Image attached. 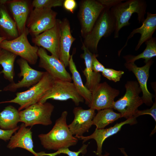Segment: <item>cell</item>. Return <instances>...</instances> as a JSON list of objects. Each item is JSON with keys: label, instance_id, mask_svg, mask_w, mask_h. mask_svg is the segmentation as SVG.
Returning <instances> with one entry per match:
<instances>
[{"label": "cell", "instance_id": "cell-37", "mask_svg": "<svg viewBox=\"0 0 156 156\" xmlns=\"http://www.w3.org/2000/svg\"><path fill=\"white\" fill-rule=\"evenodd\" d=\"M119 149L120 150L121 152L125 156H128L125 151L124 148H119ZM109 155V153L107 152H106L105 154L104 155H97V156H108Z\"/></svg>", "mask_w": 156, "mask_h": 156}, {"label": "cell", "instance_id": "cell-36", "mask_svg": "<svg viewBox=\"0 0 156 156\" xmlns=\"http://www.w3.org/2000/svg\"><path fill=\"white\" fill-rule=\"evenodd\" d=\"M125 0H99L98 1L105 7L111 8L112 7Z\"/></svg>", "mask_w": 156, "mask_h": 156}, {"label": "cell", "instance_id": "cell-3", "mask_svg": "<svg viewBox=\"0 0 156 156\" xmlns=\"http://www.w3.org/2000/svg\"><path fill=\"white\" fill-rule=\"evenodd\" d=\"M110 10V8L105 7L90 31L84 37L83 44L93 53L97 52L101 39L109 36L114 32L115 23Z\"/></svg>", "mask_w": 156, "mask_h": 156}, {"label": "cell", "instance_id": "cell-22", "mask_svg": "<svg viewBox=\"0 0 156 156\" xmlns=\"http://www.w3.org/2000/svg\"><path fill=\"white\" fill-rule=\"evenodd\" d=\"M82 49L83 53L81 57L84 60L85 68L83 73L86 79V87L91 92L96 86L100 83L101 75L99 73H96L92 69V59L93 53L86 48L82 43Z\"/></svg>", "mask_w": 156, "mask_h": 156}, {"label": "cell", "instance_id": "cell-2", "mask_svg": "<svg viewBox=\"0 0 156 156\" xmlns=\"http://www.w3.org/2000/svg\"><path fill=\"white\" fill-rule=\"evenodd\" d=\"M146 8V1L142 0H127L111 8L110 12L115 25L114 38H118L122 28L130 25L129 20L133 14L137 13L139 23H142L145 19Z\"/></svg>", "mask_w": 156, "mask_h": 156}, {"label": "cell", "instance_id": "cell-19", "mask_svg": "<svg viewBox=\"0 0 156 156\" xmlns=\"http://www.w3.org/2000/svg\"><path fill=\"white\" fill-rule=\"evenodd\" d=\"M7 147L12 150L16 148L25 149L32 153L35 156H39L38 153L33 149L31 128H27L24 123L20 126L17 132L11 137Z\"/></svg>", "mask_w": 156, "mask_h": 156}, {"label": "cell", "instance_id": "cell-24", "mask_svg": "<svg viewBox=\"0 0 156 156\" xmlns=\"http://www.w3.org/2000/svg\"><path fill=\"white\" fill-rule=\"evenodd\" d=\"M20 120L19 111L11 105L8 106L0 112V128L5 130L14 129L18 126Z\"/></svg>", "mask_w": 156, "mask_h": 156}, {"label": "cell", "instance_id": "cell-32", "mask_svg": "<svg viewBox=\"0 0 156 156\" xmlns=\"http://www.w3.org/2000/svg\"><path fill=\"white\" fill-rule=\"evenodd\" d=\"M145 114L150 115L156 122V97L155 102L153 103L151 107L149 109H147L142 110H138L134 116L137 118L141 115Z\"/></svg>", "mask_w": 156, "mask_h": 156}, {"label": "cell", "instance_id": "cell-7", "mask_svg": "<svg viewBox=\"0 0 156 156\" xmlns=\"http://www.w3.org/2000/svg\"><path fill=\"white\" fill-rule=\"evenodd\" d=\"M57 14L51 8H34L31 11L26 24L29 34L34 37L53 27Z\"/></svg>", "mask_w": 156, "mask_h": 156}, {"label": "cell", "instance_id": "cell-38", "mask_svg": "<svg viewBox=\"0 0 156 156\" xmlns=\"http://www.w3.org/2000/svg\"><path fill=\"white\" fill-rule=\"evenodd\" d=\"M8 1L7 0H0V4L2 5L4 4L7 3Z\"/></svg>", "mask_w": 156, "mask_h": 156}, {"label": "cell", "instance_id": "cell-31", "mask_svg": "<svg viewBox=\"0 0 156 156\" xmlns=\"http://www.w3.org/2000/svg\"><path fill=\"white\" fill-rule=\"evenodd\" d=\"M124 72L122 70H117L112 68H105L102 73V75L109 80L115 82L118 81Z\"/></svg>", "mask_w": 156, "mask_h": 156}, {"label": "cell", "instance_id": "cell-30", "mask_svg": "<svg viewBox=\"0 0 156 156\" xmlns=\"http://www.w3.org/2000/svg\"><path fill=\"white\" fill-rule=\"evenodd\" d=\"M62 0H34L32 5L34 8H51L63 5Z\"/></svg>", "mask_w": 156, "mask_h": 156}, {"label": "cell", "instance_id": "cell-23", "mask_svg": "<svg viewBox=\"0 0 156 156\" xmlns=\"http://www.w3.org/2000/svg\"><path fill=\"white\" fill-rule=\"evenodd\" d=\"M73 55L72 54L70 56L68 65L72 75L73 83L78 93L85 101L86 104L88 106L91 102L92 92L83 84L81 75L74 62Z\"/></svg>", "mask_w": 156, "mask_h": 156}, {"label": "cell", "instance_id": "cell-11", "mask_svg": "<svg viewBox=\"0 0 156 156\" xmlns=\"http://www.w3.org/2000/svg\"><path fill=\"white\" fill-rule=\"evenodd\" d=\"M38 55L39 58L38 66L44 69L54 79L71 82V75L59 59L48 55L46 50L41 47H39Z\"/></svg>", "mask_w": 156, "mask_h": 156}, {"label": "cell", "instance_id": "cell-5", "mask_svg": "<svg viewBox=\"0 0 156 156\" xmlns=\"http://www.w3.org/2000/svg\"><path fill=\"white\" fill-rule=\"evenodd\" d=\"M54 79L47 72L44 74L40 80L28 90L17 92L14 99L9 101L0 102L14 103L18 104V111L25 109L29 106L39 102L40 100L51 88Z\"/></svg>", "mask_w": 156, "mask_h": 156}, {"label": "cell", "instance_id": "cell-34", "mask_svg": "<svg viewBox=\"0 0 156 156\" xmlns=\"http://www.w3.org/2000/svg\"><path fill=\"white\" fill-rule=\"evenodd\" d=\"M18 126L16 128L12 130H5L0 129V139L6 142L9 140L12 135L13 134L15 133L19 128Z\"/></svg>", "mask_w": 156, "mask_h": 156}, {"label": "cell", "instance_id": "cell-1", "mask_svg": "<svg viewBox=\"0 0 156 156\" xmlns=\"http://www.w3.org/2000/svg\"><path fill=\"white\" fill-rule=\"evenodd\" d=\"M67 115L66 111H63L49 132L38 135L41 144L44 148L48 150L57 151L77 144L78 139L73 136L67 123Z\"/></svg>", "mask_w": 156, "mask_h": 156}, {"label": "cell", "instance_id": "cell-4", "mask_svg": "<svg viewBox=\"0 0 156 156\" xmlns=\"http://www.w3.org/2000/svg\"><path fill=\"white\" fill-rule=\"evenodd\" d=\"M125 86L126 90L125 94L113 102L112 108L118 111L122 117L127 119L135 116L138 107L143 102L142 97L140 96L142 91L137 81H128Z\"/></svg>", "mask_w": 156, "mask_h": 156}, {"label": "cell", "instance_id": "cell-28", "mask_svg": "<svg viewBox=\"0 0 156 156\" xmlns=\"http://www.w3.org/2000/svg\"><path fill=\"white\" fill-rule=\"evenodd\" d=\"M146 47L144 51L140 54L134 56L131 55H125L123 58L127 63L134 62L140 59L144 60V62L146 63L152 58L156 56V38L155 37L147 40L145 42Z\"/></svg>", "mask_w": 156, "mask_h": 156}, {"label": "cell", "instance_id": "cell-10", "mask_svg": "<svg viewBox=\"0 0 156 156\" xmlns=\"http://www.w3.org/2000/svg\"><path fill=\"white\" fill-rule=\"evenodd\" d=\"M105 8L98 0H86L81 2L79 17L82 36L85 37L90 31Z\"/></svg>", "mask_w": 156, "mask_h": 156}, {"label": "cell", "instance_id": "cell-9", "mask_svg": "<svg viewBox=\"0 0 156 156\" xmlns=\"http://www.w3.org/2000/svg\"><path fill=\"white\" fill-rule=\"evenodd\" d=\"M49 99L60 101L70 99L77 106L84 101L77 91L73 83L54 79L51 88L38 103H44Z\"/></svg>", "mask_w": 156, "mask_h": 156}, {"label": "cell", "instance_id": "cell-15", "mask_svg": "<svg viewBox=\"0 0 156 156\" xmlns=\"http://www.w3.org/2000/svg\"><path fill=\"white\" fill-rule=\"evenodd\" d=\"M95 110L90 108L83 109L81 107H75L73 111L74 118L68 127L72 134L75 137L83 136L92 125V120L96 115Z\"/></svg>", "mask_w": 156, "mask_h": 156}, {"label": "cell", "instance_id": "cell-26", "mask_svg": "<svg viewBox=\"0 0 156 156\" xmlns=\"http://www.w3.org/2000/svg\"><path fill=\"white\" fill-rule=\"evenodd\" d=\"M121 114L114 112L112 108H107L98 111L92 120V125L96 129H103L109 124L122 118Z\"/></svg>", "mask_w": 156, "mask_h": 156}, {"label": "cell", "instance_id": "cell-18", "mask_svg": "<svg viewBox=\"0 0 156 156\" xmlns=\"http://www.w3.org/2000/svg\"><path fill=\"white\" fill-rule=\"evenodd\" d=\"M142 26L133 29L127 38L126 42L124 46L118 52L119 56L122 50L127 44L129 40L136 34H140V37L135 47V50L137 51L142 44L146 41L152 38L156 29V14H153L149 12H147L146 18L142 23Z\"/></svg>", "mask_w": 156, "mask_h": 156}, {"label": "cell", "instance_id": "cell-12", "mask_svg": "<svg viewBox=\"0 0 156 156\" xmlns=\"http://www.w3.org/2000/svg\"><path fill=\"white\" fill-rule=\"evenodd\" d=\"M120 93L119 90L111 87L106 82L100 83L92 92L90 108L98 111L112 108L115 98Z\"/></svg>", "mask_w": 156, "mask_h": 156}, {"label": "cell", "instance_id": "cell-25", "mask_svg": "<svg viewBox=\"0 0 156 156\" xmlns=\"http://www.w3.org/2000/svg\"><path fill=\"white\" fill-rule=\"evenodd\" d=\"M17 55L7 50L3 49L0 51V64L3 70L0 74L3 73L4 78L11 83H14V63Z\"/></svg>", "mask_w": 156, "mask_h": 156}, {"label": "cell", "instance_id": "cell-35", "mask_svg": "<svg viewBox=\"0 0 156 156\" xmlns=\"http://www.w3.org/2000/svg\"><path fill=\"white\" fill-rule=\"evenodd\" d=\"M63 5L66 10L73 13L76 8L77 4L75 0H65L64 1Z\"/></svg>", "mask_w": 156, "mask_h": 156}, {"label": "cell", "instance_id": "cell-6", "mask_svg": "<svg viewBox=\"0 0 156 156\" xmlns=\"http://www.w3.org/2000/svg\"><path fill=\"white\" fill-rule=\"evenodd\" d=\"M29 34L26 27L22 33L16 38L12 40H3L0 44V48L20 56L30 64L34 65L38 58L39 47L30 44L27 38Z\"/></svg>", "mask_w": 156, "mask_h": 156}, {"label": "cell", "instance_id": "cell-13", "mask_svg": "<svg viewBox=\"0 0 156 156\" xmlns=\"http://www.w3.org/2000/svg\"><path fill=\"white\" fill-rule=\"evenodd\" d=\"M61 22L60 20L57 19L53 27L33 37L31 39L35 45L47 49L52 55L59 59Z\"/></svg>", "mask_w": 156, "mask_h": 156}, {"label": "cell", "instance_id": "cell-20", "mask_svg": "<svg viewBox=\"0 0 156 156\" xmlns=\"http://www.w3.org/2000/svg\"><path fill=\"white\" fill-rule=\"evenodd\" d=\"M16 25L19 35L26 27L27 21L30 12L27 1L24 0H13L7 2Z\"/></svg>", "mask_w": 156, "mask_h": 156}, {"label": "cell", "instance_id": "cell-16", "mask_svg": "<svg viewBox=\"0 0 156 156\" xmlns=\"http://www.w3.org/2000/svg\"><path fill=\"white\" fill-rule=\"evenodd\" d=\"M153 62L151 59L141 67L138 66L134 62H126L124 64L125 67L132 72L136 77L142 93V98L143 103L148 106H151L153 103V95L148 91L147 83L149 77V69Z\"/></svg>", "mask_w": 156, "mask_h": 156}, {"label": "cell", "instance_id": "cell-21", "mask_svg": "<svg viewBox=\"0 0 156 156\" xmlns=\"http://www.w3.org/2000/svg\"><path fill=\"white\" fill-rule=\"evenodd\" d=\"M75 40L71 34L68 21L65 18L61 21V24L59 60L65 67L68 66L70 56V51Z\"/></svg>", "mask_w": 156, "mask_h": 156}, {"label": "cell", "instance_id": "cell-27", "mask_svg": "<svg viewBox=\"0 0 156 156\" xmlns=\"http://www.w3.org/2000/svg\"><path fill=\"white\" fill-rule=\"evenodd\" d=\"M0 27L9 38V40L19 36L15 22L7 10L3 8H0Z\"/></svg>", "mask_w": 156, "mask_h": 156}, {"label": "cell", "instance_id": "cell-39", "mask_svg": "<svg viewBox=\"0 0 156 156\" xmlns=\"http://www.w3.org/2000/svg\"><path fill=\"white\" fill-rule=\"evenodd\" d=\"M5 39H6V38L5 37L3 36H0V44L3 40ZM1 50V48H0V51Z\"/></svg>", "mask_w": 156, "mask_h": 156}, {"label": "cell", "instance_id": "cell-8", "mask_svg": "<svg viewBox=\"0 0 156 156\" xmlns=\"http://www.w3.org/2000/svg\"><path fill=\"white\" fill-rule=\"evenodd\" d=\"M54 108V106L49 102L32 105L19 111L20 122L26 127L37 124L51 125L52 122L51 116Z\"/></svg>", "mask_w": 156, "mask_h": 156}, {"label": "cell", "instance_id": "cell-17", "mask_svg": "<svg viewBox=\"0 0 156 156\" xmlns=\"http://www.w3.org/2000/svg\"><path fill=\"white\" fill-rule=\"evenodd\" d=\"M136 118L133 116L124 121L117 123L112 127L105 129H99L96 128L93 133L89 136H82L75 138L83 140V143L90 139H94L97 145V150L95 153L97 155H102V145L105 140L109 137L117 133L124 125L129 124L132 125L136 124L137 122Z\"/></svg>", "mask_w": 156, "mask_h": 156}, {"label": "cell", "instance_id": "cell-29", "mask_svg": "<svg viewBox=\"0 0 156 156\" xmlns=\"http://www.w3.org/2000/svg\"><path fill=\"white\" fill-rule=\"evenodd\" d=\"M88 144H83L81 147L77 152L73 151H70L68 148H61L55 152L53 153H45L44 152H39L40 156H56L57 155L61 153L65 154L68 156H78L79 154L81 153L83 154H85L87 152V148Z\"/></svg>", "mask_w": 156, "mask_h": 156}, {"label": "cell", "instance_id": "cell-33", "mask_svg": "<svg viewBox=\"0 0 156 156\" xmlns=\"http://www.w3.org/2000/svg\"><path fill=\"white\" fill-rule=\"evenodd\" d=\"M97 54L93 53L92 62V67L93 70L96 73L101 72L105 68L97 59Z\"/></svg>", "mask_w": 156, "mask_h": 156}, {"label": "cell", "instance_id": "cell-14", "mask_svg": "<svg viewBox=\"0 0 156 156\" xmlns=\"http://www.w3.org/2000/svg\"><path fill=\"white\" fill-rule=\"evenodd\" d=\"M21 72L18 74L22 79L17 83H11L5 87L3 90L14 92L19 88H29L38 83L42 79L45 72L38 71L31 68L27 62L21 58L16 61Z\"/></svg>", "mask_w": 156, "mask_h": 156}]
</instances>
